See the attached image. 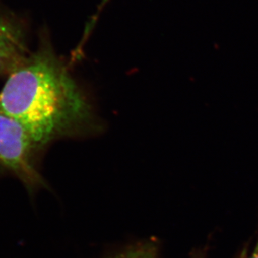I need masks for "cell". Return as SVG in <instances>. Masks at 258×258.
I'll use <instances>...</instances> for the list:
<instances>
[{"label":"cell","instance_id":"obj_1","mask_svg":"<svg viewBox=\"0 0 258 258\" xmlns=\"http://www.w3.org/2000/svg\"><path fill=\"white\" fill-rule=\"evenodd\" d=\"M0 109L17 120L38 147L86 124V98L58 58L47 49L26 55L0 91Z\"/></svg>","mask_w":258,"mask_h":258},{"label":"cell","instance_id":"obj_2","mask_svg":"<svg viewBox=\"0 0 258 258\" xmlns=\"http://www.w3.org/2000/svg\"><path fill=\"white\" fill-rule=\"evenodd\" d=\"M39 149L21 124L0 109V164L27 183L39 182L32 159Z\"/></svg>","mask_w":258,"mask_h":258},{"label":"cell","instance_id":"obj_3","mask_svg":"<svg viewBox=\"0 0 258 258\" xmlns=\"http://www.w3.org/2000/svg\"><path fill=\"white\" fill-rule=\"evenodd\" d=\"M26 54L22 31L15 23L0 17V72L12 71Z\"/></svg>","mask_w":258,"mask_h":258},{"label":"cell","instance_id":"obj_4","mask_svg":"<svg viewBox=\"0 0 258 258\" xmlns=\"http://www.w3.org/2000/svg\"><path fill=\"white\" fill-rule=\"evenodd\" d=\"M115 258H158V248L153 241L140 244Z\"/></svg>","mask_w":258,"mask_h":258},{"label":"cell","instance_id":"obj_5","mask_svg":"<svg viewBox=\"0 0 258 258\" xmlns=\"http://www.w3.org/2000/svg\"><path fill=\"white\" fill-rule=\"evenodd\" d=\"M249 258H258V237L257 241H256V246H255V248H254L253 252H252L251 256Z\"/></svg>","mask_w":258,"mask_h":258}]
</instances>
